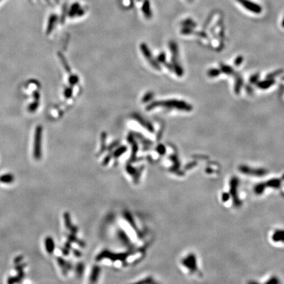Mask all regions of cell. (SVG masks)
Masks as SVG:
<instances>
[{
  "label": "cell",
  "instance_id": "13",
  "mask_svg": "<svg viewBox=\"0 0 284 284\" xmlns=\"http://www.w3.org/2000/svg\"><path fill=\"white\" fill-rule=\"evenodd\" d=\"M283 72V70H278L277 71H275V72L274 73H271V74H270L269 75H268L266 76V78H273L274 76H276L278 75H280L281 73H282Z\"/></svg>",
  "mask_w": 284,
  "mask_h": 284
},
{
  "label": "cell",
  "instance_id": "3",
  "mask_svg": "<svg viewBox=\"0 0 284 284\" xmlns=\"http://www.w3.org/2000/svg\"><path fill=\"white\" fill-rule=\"evenodd\" d=\"M269 242L275 247H284V229L273 228L270 231L268 235Z\"/></svg>",
  "mask_w": 284,
  "mask_h": 284
},
{
  "label": "cell",
  "instance_id": "5",
  "mask_svg": "<svg viewBox=\"0 0 284 284\" xmlns=\"http://www.w3.org/2000/svg\"><path fill=\"white\" fill-rule=\"evenodd\" d=\"M244 8L255 14H260L262 12V7L259 4H257L250 0H236Z\"/></svg>",
  "mask_w": 284,
  "mask_h": 284
},
{
  "label": "cell",
  "instance_id": "18",
  "mask_svg": "<svg viewBox=\"0 0 284 284\" xmlns=\"http://www.w3.org/2000/svg\"><path fill=\"white\" fill-rule=\"evenodd\" d=\"M282 26L283 28H284V17H283V19L282 20Z\"/></svg>",
  "mask_w": 284,
  "mask_h": 284
},
{
  "label": "cell",
  "instance_id": "4",
  "mask_svg": "<svg viewBox=\"0 0 284 284\" xmlns=\"http://www.w3.org/2000/svg\"><path fill=\"white\" fill-rule=\"evenodd\" d=\"M42 127L38 126L36 128L34 143V157L36 160L41 157V141H42Z\"/></svg>",
  "mask_w": 284,
  "mask_h": 284
},
{
  "label": "cell",
  "instance_id": "17",
  "mask_svg": "<svg viewBox=\"0 0 284 284\" xmlns=\"http://www.w3.org/2000/svg\"><path fill=\"white\" fill-rule=\"evenodd\" d=\"M22 260V257H16L15 259V264H19L20 262H21V260Z\"/></svg>",
  "mask_w": 284,
  "mask_h": 284
},
{
  "label": "cell",
  "instance_id": "9",
  "mask_svg": "<svg viewBox=\"0 0 284 284\" xmlns=\"http://www.w3.org/2000/svg\"><path fill=\"white\" fill-rule=\"evenodd\" d=\"M45 247H46L47 251L48 253L52 254L54 250V243L51 237H47L45 240Z\"/></svg>",
  "mask_w": 284,
  "mask_h": 284
},
{
  "label": "cell",
  "instance_id": "6",
  "mask_svg": "<svg viewBox=\"0 0 284 284\" xmlns=\"http://www.w3.org/2000/svg\"><path fill=\"white\" fill-rule=\"evenodd\" d=\"M141 49L142 52H143V55H145V57H146V59H148L149 61L150 62V64H151L152 66L154 67L156 69L160 70L159 66L156 63L155 61L153 60L152 58H151V53H150L148 48H147L144 44H143L141 45Z\"/></svg>",
  "mask_w": 284,
  "mask_h": 284
},
{
  "label": "cell",
  "instance_id": "8",
  "mask_svg": "<svg viewBox=\"0 0 284 284\" xmlns=\"http://www.w3.org/2000/svg\"><path fill=\"white\" fill-rule=\"evenodd\" d=\"M15 178L11 174H4L0 176V182L4 184H11L14 181Z\"/></svg>",
  "mask_w": 284,
  "mask_h": 284
},
{
  "label": "cell",
  "instance_id": "11",
  "mask_svg": "<svg viewBox=\"0 0 284 284\" xmlns=\"http://www.w3.org/2000/svg\"><path fill=\"white\" fill-rule=\"evenodd\" d=\"M220 71H221V70H218V69H210V70L208 71V76H209V77H211V78L217 77V76H218V75H220Z\"/></svg>",
  "mask_w": 284,
  "mask_h": 284
},
{
  "label": "cell",
  "instance_id": "16",
  "mask_svg": "<svg viewBox=\"0 0 284 284\" xmlns=\"http://www.w3.org/2000/svg\"><path fill=\"white\" fill-rule=\"evenodd\" d=\"M27 265H25V264H19V265H18L17 266H16L15 270H17L18 272L21 271V270H22V269H23Z\"/></svg>",
  "mask_w": 284,
  "mask_h": 284
},
{
  "label": "cell",
  "instance_id": "2",
  "mask_svg": "<svg viewBox=\"0 0 284 284\" xmlns=\"http://www.w3.org/2000/svg\"><path fill=\"white\" fill-rule=\"evenodd\" d=\"M151 108L155 107H164L167 108H174L179 110H185V111H191L193 109V107L190 104L187 103L186 102L183 101L178 100H169L166 101H160L155 102V103L151 105Z\"/></svg>",
  "mask_w": 284,
  "mask_h": 284
},
{
  "label": "cell",
  "instance_id": "1",
  "mask_svg": "<svg viewBox=\"0 0 284 284\" xmlns=\"http://www.w3.org/2000/svg\"><path fill=\"white\" fill-rule=\"evenodd\" d=\"M181 264L185 273L190 277L198 279L202 276L203 274L199 267L198 258L195 254L191 252L184 257L181 261Z\"/></svg>",
  "mask_w": 284,
  "mask_h": 284
},
{
  "label": "cell",
  "instance_id": "12",
  "mask_svg": "<svg viewBox=\"0 0 284 284\" xmlns=\"http://www.w3.org/2000/svg\"><path fill=\"white\" fill-rule=\"evenodd\" d=\"M242 83H243V80H241L240 78H237V82L235 83V92L236 93H238L240 92L241 84H242Z\"/></svg>",
  "mask_w": 284,
  "mask_h": 284
},
{
  "label": "cell",
  "instance_id": "10",
  "mask_svg": "<svg viewBox=\"0 0 284 284\" xmlns=\"http://www.w3.org/2000/svg\"><path fill=\"white\" fill-rule=\"evenodd\" d=\"M220 68L221 70H222L223 72L226 74V75H232V74L234 72V70H233L232 68L228 66V65L220 64Z\"/></svg>",
  "mask_w": 284,
  "mask_h": 284
},
{
  "label": "cell",
  "instance_id": "14",
  "mask_svg": "<svg viewBox=\"0 0 284 284\" xmlns=\"http://www.w3.org/2000/svg\"><path fill=\"white\" fill-rule=\"evenodd\" d=\"M243 61V57L242 56H239V57H237L235 59V60L234 61V64L235 66H239V65H240L241 63H242V62Z\"/></svg>",
  "mask_w": 284,
  "mask_h": 284
},
{
  "label": "cell",
  "instance_id": "7",
  "mask_svg": "<svg viewBox=\"0 0 284 284\" xmlns=\"http://www.w3.org/2000/svg\"><path fill=\"white\" fill-rule=\"evenodd\" d=\"M275 83V80L273 78H267V80L262 81L257 83V86L260 89H267L272 86Z\"/></svg>",
  "mask_w": 284,
  "mask_h": 284
},
{
  "label": "cell",
  "instance_id": "15",
  "mask_svg": "<svg viewBox=\"0 0 284 284\" xmlns=\"http://www.w3.org/2000/svg\"><path fill=\"white\" fill-rule=\"evenodd\" d=\"M258 78H259V75H258V74H256V75L252 76L251 78H250V82H251V83H255V82H256L257 81Z\"/></svg>",
  "mask_w": 284,
  "mask_h": 284
}]
</instances>
